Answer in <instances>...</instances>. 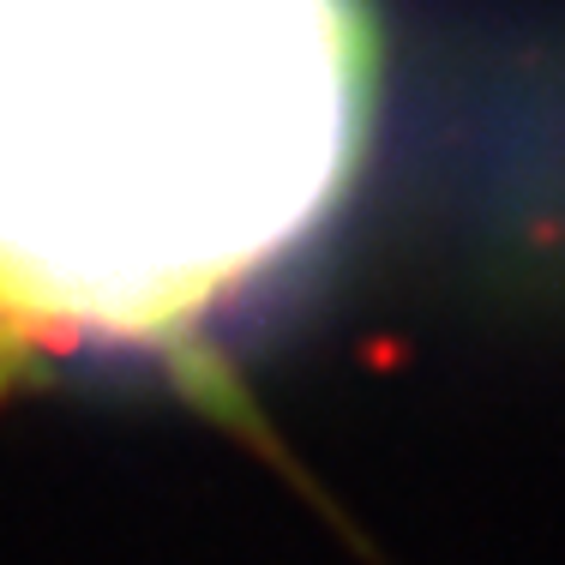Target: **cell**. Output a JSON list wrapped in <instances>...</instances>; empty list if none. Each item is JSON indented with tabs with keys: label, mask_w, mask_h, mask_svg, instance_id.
I'll return each mask as SVG.
<instances>
[{
	"label": "cell",
	"mask_w": 565,
	"mask_h": 565,
	"mask_svg": "<svg viewBox=\"0 0 565 565\" xmlns=\"http://www.w3.org/2000/svg\"><path fill=\"white\" fill-rule=\"evenodd\" d=\"M367 103L361 0H0V355L169 373L253 338Z\"/></svg>",
	"instance_id": "1"
}]
</instances>
